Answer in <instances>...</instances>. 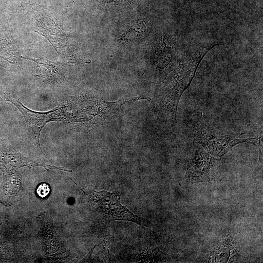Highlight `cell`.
I'll use <instances>...</instances> for the list:
<instances>
[{
  "label": "cell",
  "mask_w": 263,
  "mask_h": 263,
  "mask_svg": "<svg viewBox=\"0 0 263 263\" xmlns=\"http://www.w3.org/2000/svg\"><path fill=\"white\" fill-rule=\"evenodd\" d=\"M30 0H21V1H24V2H28L30 1Z\"/></svg>",
  "instance_id": "obj_9"
},
{
  "label": "cell",
  "mask_w": 263,
  "mask_h": 263,
  "mask_svg": "<svg viewBox=\"0 0 263 263\" xmlns=\"http://www.w3.org/2000/svg\"><path fill=\"white\" fill-rule=\"evenodd\" d=\"M41 166L46 169L55 168L58 169H64L56 166L40 164L28 159L17 151L11 146L5 145L3 142L0 143V169L8 173H11L12 171L24 166L34 167Z\"/></svg>",
  "instance_id": "obj_6"
},
{
  "label": "cell",
  "mask_w": 263,
  "mask_h": 263,
  "mask_svg": "<svg viewBox=\"0 0 263 263\" xmlns=\"http://www.w3.org/2000/svg\"><path fill=\"white\" fill-rule=\"evenodd\" d=\"M191 135L207 153L222 157L233 147L244 142H257L255 138H237L217 131L206 124L201 112L193 114L189 124Z\"/></svg>",
  "instance_id": "obj_2"
},
{
  "label": "cell",
  "mask_w": 263,
  "mask_h": 263,
  "mask_svg": "<svg viewBox=\"0 0 263 263\" xmlns=\"http://www.w3.org/2000/svg\"><path fill=\"white\" fill-rule=\"evenodd\" d=\"M216 45L210 44L199 49L193 56L180 63L167 81L160 99L159 106L164 113L165 123L168 129L175 127L178 104L182 94L191 84L202 60Z\"/></svg>",
  "instance_id": "obj_1"
},
{
  "label": "cell",
  "mask_w": 263,
  "mask_h": 263,
  "mask_svg": "<svg viewBox=\"0 0 263 263\" xmlns=\"http://www.w3.org/2000/svg\"><path fill=\"white\" fill-rule=\"evenodd\" d=\"M220 161L199 145L195 149L188 166L182 184L209 181L220 175Z\"/></svg>",
  "instance_id": "obj_4"
},
{
  "label": "cell",
  "mask_w": 263,
  "mask_h": 263,
  "mask_svg": "<svg viewBox=\"0 0 263 263\" xmlns=\"http://www.w3.org/2000/svg\"><path fill=\"white\" fill-rule=\"evenodd\" d=\"M5 97L13 103L23 114L30 135L34 143L39 148V136L42 129L48 122L62 119L65 113L64 107L57 108L45 113L34 112L25 107L19 100L7 95Z\"/></svg>",
  "instance_id": "obj_5"
},
{
  "label": "cell",
  "mask_w": 263,
  "mask_h": 263,
  "mask_svg": "<svg viewBox=\"0 0 263 263\" xmlns=\"http://www.w3.org/2000/svg\"><path fill=\"white\" fill-rule=\"evenodd\" d=\"M36 192L38 196L41 198L47 197L50 192L49 186L46 183H41L37 188Z\"/></svg>",
  "instance_id": "obj_8"
},
{
  "label": "cell",
  "mask_w": 263,
  "mask_h": 263,
  "mask_svg": "<svg viewBox=\"0 0 263 263\" xmlns=\"http://www.w3.org/2000/svg\"><path fill=\"white\" fill-rule=\"evenodd\" d=\"M84 193L96 204V210L101 213L109 223L113 221H127L141 226L145 220L132 212L121 205L118 195L106 190H94Z\"/></svg>",
  "instance_id": "obj_3"
},
{
  "label": "cell",
  "mask_w": 263,
  "mask_h": 263,
  "mask_svg": "<svg viewBox=\"0 0 263 263\" xmlns=\"http://www.w3.org/2000/svg\"><path fill=\"white\" fill-rule=\"evenodd\" d=\"M224 242L214 249L210 260L211 262L223 263L229 260L232 245L230 243H227V241Z\"/></svg>",
  "instance_id": "obj_7"
}]
</instances>
